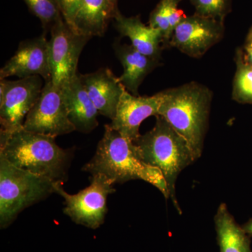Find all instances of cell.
Masks as SVG:
<instances>
[{
  "instance_id": "cell-19",
  "label": "cell",
  "mask_w": 252,
  "mask_h": 252,
  "mask_svg": "<svg viewBox=\"0 0 252 252\" xmlns=\"http://www.w3.org/2000/svg\"><path fill=\"white\" fill-rule=\"evenodd\" d=\"M181 0H160L151 13L149 26L161 32L163 42L171 40L172 34L179 23L186 17L183 11L178 8Z\"/></svg>"
},
{
  "instance_id": "cell-20",
  "label": "cell",
  "mask_w": 252,
  "mask_h": 252,
  "mask_svg": "<svg viewBox=\"0 0 252 252\" xmlns=\"http://www.w3.org/2000/svg\"><path fill=\"white\" fill-rule=\"evenodd\" d=\"M239 51L233 82V98L242 103H252V66L244 61Z\"/></svg>"
},
{
  "instance_id": "cell-21",
  "label": "cell",
  "mask_w": 252,
  "mask_h": 252,
  "mask_svg": "<svg viewBox=\"0 0 252 252\" xmlns=\"http://www.w3.org/2000/svg\"><path fill=\"white\" fill-rule=\"evenodd\" d=\"M30 11L40 20L44 32L51 31L55 23L63 17L58 0H23Z\"/></svg>"
},
{
  "instance_id": "cell-3",
  "label": "cell",
  "mask_w": 252,
  "mask_h": 252,
  "mask_svg": "<svg viewBox=\"0 0 252 252\" xmlns=\"http://www.w3.org/2000/svg\"><path fill=\"white\" fill-rule=\"evenodd\" d=\"M161 93L158 116L185 139L197 160L203 153L211 92L200 84L189 83Z\"/></svg>"
},
{
  "instance_id": "cell-10",
  "label": "cell",
  "mask_w": 252,
  "mask_h": 252,
  "mask_svg": "<svg viewBox=\"0 0 252 252\" xmlns=\"http://www.w3.org/2000/svg\"><path fill=\"white\" fill-rule=\"evenodd\" d=\"M223 32L222 21L195 14L179 23L170 44L187 56L200 58L222 39Z\"/></svg>"
},
{
  "instance_id": "cell-11",
  "label": "cell",
  "mask_w": 252,
  "mask_h": 252,
  "mask_svg": "<svg viewBox=\"0 0 252 252\" xmlns=\"http://www.w3.org/2000/svg\"><path fill=\"white\" fill-rule=\"evenodd\" d=\"M13 76L19 79L39 76L45 81L51 79L49 40L45 32L37 37L21 41L14 56L0 69V79Z\"/></svg>"
},
{
  "instance_id": "cell-24",
  "label": "cell",
  "mask_w": 252,
  "mask_h": 252,
  "mask_svg": "<svg viewBox=\"0 0 252 252\" xmlns=\"http://www.w3.org/2000/svg\"><path fill=\"white\" fill-rule=\"evenodd\" d=\"M243 58L245 63L252 66V41H248V44L245 46V54Z\"/></svg>"
},
{
  "instance_id": "cell-5",
  "label": "cell",
  "mask_w": 252,
  "mask_h": 252,
  "mask_svg": "<svg viewBox=\"0 0 252 252\" xmlns=\"http://www.w3.org/2000/svg\"><path fill=\"white\" fill-rule=\"evenodd\" d=\"M56 182L0 158V225L9 226L25 209L55 193Z\"/></svg>"
},
{
  "instance_id": "cell-25",
  "label": "cell",
  "mask_w": 252,
  "mask_h": 252,
  "mask_svg": "<svg viewBox=\"0 0 252 252\" xmlns=\"http://www.w3.org/2000/svg\"><path fill=\"white\" fill-rule=\"evenodd\" d=\"M108 1L114 17L115 15L117 14L118 12H119V10L118 9V0H108Z\"/></svg>"
},
{
  "instance_id": "cell-1",
  "label": "cell",
  "mask_w": 252,
  "mask_h": 252,
  "mask_svg": "<svg viewBox=\"0 0 252 252\" xmlns=\"http://www.w3.org/2000/svg\"><path fill=\"white\" fill-rule=\"evenodd\" d=\"M91 175L101 174L114 184L130 180H142L170 198L168 189L161 171L147 163L140 157L138 147L109 125L104 126L103 137L97 144L92 159L82 167Z\"/></svg>"
},
{
  "instance_id": "cell-12",
  "label": "cell",
  "mask_w": 252,
  "mask_h": 252,
  "mask_svg": "<svg viewBox=\"0 0 252 252\" xmlns=\"http://www.w3.org/2000/svg\"><path fill=\"white\" fill-rule=\"evenodd\" d=\"M161 101L162 93L150 97H141L126 90L121 97L115 117L110 126L135 143L141 136V124L147 118L158 116Z\"/></svg>"
},
{
  "instance_id": "cell-13",
  "label": "cell",
  "mask_w": 252,
  "mask_h": 252,
  "mask_svg": "<svg viewBox=\"0 0 252 252\" xmlns=\"http://www.w3.org/2000/svg\"><path fill=\"white\" fill-rule=\"evenodd\" d=\"M79 75L99 114L113 120L121 97L126 90L119 77L109 68Z\"/></svg>"
},
{
  "instance_id": "cell-22",
  "label": "cell",
  "mask_w": 252,
  "mask_h": 252,
  "mask_svg": "<svg viewBox=\"0 0 252 252\" xmlns=\"http://www.w3.org/2000/svg\"><path fill=\"white\" fill-rule=\"evenodd\" d=\"M195 7V14L223 22L231 11V0H190Z\"/></svg>"
},
{
  "instance_id": "cell-8",
  "label": "cell",
  "mask_w": 252,
  "mask_h": 252,
  "mask_svg": "<svg viewBox=\"0 0 252 252\" xmlns=\"http://www.w3.org/2000/svg\"><path fill=\"white\" fill-rule=\"evenodd\" d=\"M42 79L32 76L16 81L1 79L0 131L13 132L23 127L25 117L34 107L44 87Z\"/></svg>"
},
{
  "instance_id": "cell-27",
  "label": "cell",
  "mask_w": 252,
  "mask_h": 252,
  "mask_svg": "<svg viewBox=\"0 0 252 252\" xmlns=\"http://www.w3.org/2000/svg\"><path fill=\"white\" fill-rule=\"evenodd\" d=\"M252 41V28L251 31H250V33H249V35L248 37V41Z\"/></svg>"
},
{
  "instance_id": "cell-7",
  "label": "cell",
  "mask_w": 252,
  "mask_h": 252,
  "mask_svg": "<svg viewBox=\"0 0 252 252\" xmlns=\"http://www.w3.org/2000/svg\"><path fill=\"white\" fill-rule=\"evenodd\" d=\"M50 32L51 80L60 89L77 75L79 57L91 37L74 32L63 17L55 23Z\"/></svg>"
},
{
  "instance_id": "cell-4",
  "label": "cell",
  "mask_w": 252,
  "mask_h": 252,
  "mask_svg": "<svg viewBox=\"0 0 252 252\" xmlns=\"http://www.w3.org/2000/svg\"><path fill=\"white\" fill-rule=\"evenodd\" d=\"M135 144L144 161L161 171L170 198L181 215L176 182L182 170L196 160L188 144L160 116H157L153 128L141 135Z\"/></svg>"
},
{
  "instance_id": "cell-23",
  "label": "cell",
  "mask_w": 252,
  "mask_h": 252,
  "mask_svg": "<svg viewBox=\"0 0 252 252\" xmlns=\"http://www.w3.org/2000/svg\"><path fill=\"white\" fill-rule=\"evenodd\" d=\"M58 1L63 19L73 31L74 21L80 9L83 0H58Z\"/></svg>"
},
{
  "instance_id": "cell-2",
  "label": "cell",
  "mask_w": 252,
  "mask_h": 252,
  "mask_svg": "<svg viewBox=\"0 0 252 252\" xmlns=\"http://www.w3.org/2000/svg\"><path fill=\"white\" fill-rule=\"evenodd\" d=\"M56 138L23 127L13 132L0 131V158L18 168L64 184L72 152L61 148Z\"/></svg>"
},
{
  "instance_id": "cell-9",
  "label": "cell",
  "mask_w": 252,
  "mask_h": 252,
  "mask_svg": "<svg viewBox=\"0 0 252 252\" xmlns=\"http://www.w3.org/2000/svg\"><path fill=\"white\" fill-rule=\"evenodd\" d=\"M23 127L30 132L56 137L76 130L68 117L61 89L51 79L45 81L39 98L26 116Z\"/></svg>"
},
{
  "instance_id": "cell-18",
  "label": "cell",
  "mask_w": 252,
  "mask_h": 252,
  "mask_svg": "<svg viewBox=\"0 0 252 252\" xmlns=\"http://www.w3.org/2000/svg\"><path fill=\"white\" fill-rule=\"evenodd\" d=\"M113 18L114 15L108 0H83L74 21L73 31L91 38L102 36Z\"/></svg>"
},
{
  "instance_id": "cell-15",
  "label": "cell",
  "mask_w": 252,
  "mask_h": 252,
  "mask_svg": "<svg viewBox=\"0 0 252 252\" xmlns=\"http://www.w3.org/2000/svg\"><path fill=\"white\" fill-rule=\"evenodd\" d=\"M114 27L122 36L130 39L132 45L141 54L158 60L160 43L163 41L161 32L147 26L141 21L140 16L126 17L120 11L114 18Z\"/></svg>"
},
{
  "instance_id": "cell-17",
  "label": "cell",
  "mask_w": 252,
  "mask_h": 252,
  "mask_svg": "<svg viewBox=\"0 0 252 252\" xmlns=\"http://www.w3.org/2000/svg\"><path fill=\"white\" fill-rule=\"evenodd\" d=\"M214 220L220 252H252L250 235L237 223L226 204H220Z\"/></svg>"
},
{
  "instance_id": "cell-6",
  "label": "cell",
  "mask_w": 252,
  "mask_h": 252,
  "mask_svg": "<svg viewBox=\"0 0 252 252\" xmlns=\"http://www.w3.org/2000/svg\"><path fill=\"white\" fill-rule=\"evenodd\" d=\"M90 181V186L77 194L67 193L63 184L56 183L55 193L64 198V215L77 224L96 229L104 223L107 215V196L116 190L114 182L101 174L93 175Z\"/></svg>"
},
{
  "instance_id": "cell-26",
  "label": "cell",
  "mask_w": 252,
  "mask_h": 252,
  "mask_svg": "<svg viewBox=\"0 0 252 252\" xmlns=\"http://www.w3.org/2000/svg\"><path fill=\"white\" fill-rule=\"evenodd\" d=\"M243 229L250 236H252V219L243 225Z\"/></svg>"
},
{
  "instance_id": "cell-14",
  "label": "cell",
  "mask_w": 252,
  "mask_h": 252,
  "mask_svg": "<svg viewBox=\"0 0 252 252\" xmlns=\"http://www.w3.org/2000/svg\"><path fill=\"white\" fill-rule=\"evenodd\" d=\"M69 120L76 130L89 133L99 123V112L83 84L79 73L74 79L60 88Z\"/></svg>"
},
{
  "instance_id": "cell-16",
  "label": "cell",
  "mask_w": 252,
  "mask_h": 252,
  "mask_svg": "<svg viewBox=\"0 0 252 252\" xmlns=\"http://www.w3.org/2000/svg\"><path fill=\"white\" fill-rule=\"evenodd\" d=\"M114 51L124 67L119 80L126 90L138 94V89L144 78L158 64V60L141 54L132 45L114 43Z\"/></svg>"
}]
</instances>
